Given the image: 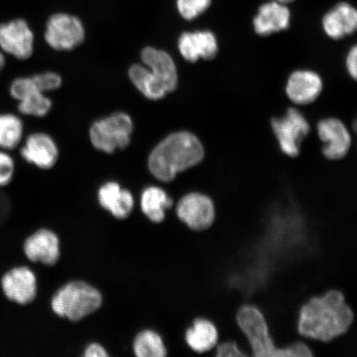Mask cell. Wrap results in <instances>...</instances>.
<instances>
[{"label": "cell", "mask_w": 357, "mask_h": 357, "mask_svg": "<svg viewBox=\"0 0 357 357\" xmlns=\"http://www.w3.org/2000/svg\"><path fill=\"white\" fill-rule=\"evenodd\" d=\"M211 357H247L234 341L218 342L212 351Z\"/></svg>", "instance_id": "obj_28"}, {"label": "cell", "mask_w": 357, "mask_h": 357, "mask_svg": "<svg viewBox=\"0 0 357 357\" xmlns=\"http://www.w3.org/2000/svg\"><path fill=\"white\" fill-rule=\"evenodd\" d=\"M236 322L247 337L252 357H312L310 348L305 342H297L285 348L276 347L264 315L255 306L241 307L236 314Z\"/></svg>", "instance_id": "obj_4"}, {"label": "cell", "mask_w": 357, "mask_h": 357, "mask_svg": "<svg viewBox=\"0 0 357 357\" xmlns=\"http://www.w3.org/2000/svg\"><path fill=\"white\" fill-rule=\"evenodd\" d=\"M108 356L104 347L98 344V343H91L84 351V356L87 357H105Z\"/></svg>", "instance_id": "obj_30"}, {"label": "cell", "mask_w": 357, "mask_h": 357, "mask_svg": "<svg viewBox=\"0 0 357 357\" xmlns=\"http://www.w3.org/2000/svg\"><path fill=\"white\" fill-rule=\"evenodd\" d=\"M44 39L53 50L70 52L84 42L86 29L77 16L56 13L47 20Z\"/></svg>", "instance_id": "obj_7"}, {"label": "cell", "mask_w": 357, "mask_h": 357, "mask_svg": "<svg viewBox=\"0 0 357 357\" xmlns=\"http://www.w3.org/2000/svg\"><path fill=\"white\" fill-rule=\"evenodd\" d=\"M35 37L29 22L15 19L0 24V51L4 55L26 61L34 53Z\"/></svg>", "instance_id": "obj_10"}, {"label": "cell", "mask_w": 357, "mask_h": 357, "mask_svg": "<svg viewBox=\"0 0 357 357\" xmlns=\"http://www.w3.org/2000/svg\"><path fill=\"white\" fill-rule=\"evenodd\" d=\"M178 48L187 61L199 59L211 60L218 54V45L215 35L211 31L185 32L178 40Z\"/></svg>", "instance_id": "obj_16"}, {"label": "cell", "mask_w": 357, "mask_h": 357, "mask_svg": "<svg viewBox=\"0 0 357 357\" xmlns=\"http://www.w3.org/2000/svg\"><path fill=\"white\" fill-rule=\"evenodd\" d=\"M0 287L4 296L17 305H29L37 296V278L28 266H16L6 272L0 280Z\"/></svg>", "instance_id": "obj_12"}, {"label": "cell", "mask_w": 357, "mask_h": 357, "mask_svg": "<svg viewBox=\"0 0 357 357\" xmlns=\"http://www.w3.org/2000/svg\"><path fill=\"white\" fill-rule=\"evenodd\" d=\"M290 11L287 4L271 0L263 3L253 20V26L258 35L268 36L287 29L290 22Z\"/></svg>", "instance_id": "obj_17"}, {"label": "cell", "mask_w": 357, "mask_h": 357, "mask_svg": "<svg viewBox=\"0 0 357 357\" xmlns=\"http://www.w3.org/2000/svg\"><path fill=\"white\" fill-rule=\"evenodd\" d=\"M34 82L44 93L56 91L62 86L63 79L61 75L54 71H46V73L32 75Z\"/></svg>", "instance_id": "obj_27"}, {"label": "cell", "mask_w": 357, "mask_h": 357, "mask_svg": "<svg viewBox=\"0 0 357 357\" xmlns=\"http://www.w3.org/2000/svg\"><path fill=\"white\" fill-rule=\"evenodd\" d=\"M134 131L133 120L125 112H115L96 120L89 128V141L95 149L106 154L124 150L130 145Z\"/></svg>", "instance_id": "obj_6"}, {"label": "cell", "mask_w": 357, "mask_h": 357, "mask_svg": "<svg viewBox=\"0 0 357 357\" xmlns=\"http://www.w3.org/2000/svg\"><path fill=\"white\" fill-rule=\"evenodd\" d=\"M347 67L348 73L356 79L357 77V49L356 46L351 49L347 56Z\"/></svg>", "instance_id": "obj_29"}, {"label": "cell", "mask_w": 357, "mask_h": 357, "mask_svg": "<svg viewBox=\"0 0 357 357\" xmlns=\"http://www.w3.org/2000/svg\"><path fill=\"white\" fill-rule=\"evenodd\" d=\"M175 205V199L159 186H149L142 192V211L151 222H162L166 218L167 211Z\"/></svg>", "instance_id": "obj_22"}, {"label": "cell", "mask_w": 357, "mask_h": 357, "mask_svg": "<svg viewBox=\"0 0 357 357\" xmlns=\"http://www.w3.org/2000/svg\"><path fill=\"white\" fill-rule=\"evenodd\" d=\"M185 341L197 356H211L218 342V332L211 320L196 318L185 330Z\"/></svg>", "instance_id": "obj_21"}, {"label": "cell", "mask_w": 357, "mask_h": 357, "mask_svg": "<svg viewBox=\"0 0 357 357\" xmlns=\"http://www.w3.org/2000/svg\"><path fill=\"white\" fill-rule=\"evenodd\" d=\"M10 153L0 149V189L10 185L15 177L16 164Z\"/></svg>", "instance_id": "obj_26"}, {"label": "cell", "mask_w": 357, "mask_h": 357, "mask_svg": "<svg viewBox=\"0 0 357 357\" xmlns=\"http://www.w3.org/2000/svg\"><path fill=\"white\" fill-rule=\"evenodd\" d=\"M142 64L129 67L128 74L133 86L147 100H162L178 84L175 61L166 51L145 47L140 54Z\"/></svg>", "instance_id": "obj_3"}, {"label": "cell", "mask_w": 357, "mask_h": 357, "mask_svg": "<svg viewBox=\"0 0 357 357\" xmlns=\"http://www.w3.org/2000/svg\"><path fill=\"white\" fill-rule=\"evenodd\" d=\"M178 220L192 231H202L211 227L215 218V208L209 196L197 191L183 195L175 205Z\"/></svg>", "instance_id": "obj_8"}, {"label": "cell", "mask_w": 357, "mask_h": 357, "mask_svg": "<svg viewBox=\"0 0 357 357\" xmlns=\"http://www.w3.org/2000/svg\"><path fill=\"white\" fill-rule=\"evenodd\" d=\"M98 199L101 206L119 220H125L130 215L134 207L131 192L114 181L107 182L100 187Z\"/></svg>", "instance_id": "obj_20"}, {"label": "cell", "mask_w": 357, "mask_h": 357, "mask_svg": "<svg viewBox=\"0 0 357 357\" xmlns=\"http://www.w3.org/2000/svg\"><path fill=\"white\" fill-rule=\"evenodd\" d=\"M8 93L17 102V111L22 115L43 118L52 109L50 98L36 84L32 75L13 79Z\"/></svg>", "instance_id": "obj_9"}, {"label": "cell", "mask_w": 357, "mask_h": 357, "mask_svg": "<svg viewBox=\"0 0 357 357\" xmlns=\"http://www.w3.org/2000/svg\"><path fill=\"white\" fill-rule=\"evenodd\" d=\"M204 158V147L197 137L190 132H176L165 137L151 151L147 167L156 180L169 183L178 174L197 166Z\"/></svg>", "instance_id": "obj_2"}, {"label": "cell", "mask_w": 357, "mask_h": 357, "mask_svg": "<svg viewBox=\"0 0 357 357\" xmlns=\"http://www.w3.org/2000/svg\"><path fill=\"white\" fill-rule=\"evenodd\" d=\"M20 151L26 162L42 169L54 167L59 159L56 142L49 134L43 132L29 134L22 142Z\"/></svg>", "instance_id": "obj_13"}, {"label": "cell", "mask_w": 357, "mask_h": 357, "mask_svg": "<svg viewBox=\"0 0 357 357\" xmlns=\"http://www.w3.org/2000/svg\"><path fill=\"white\" fill-rule=\"evenodd\" d=\"M323 83L319 75L309 70H298L290 75L287 93L289 100L297 105H309L322 91Z\"/></svg>", "instance_id": "obj_19"}, {"label": "cell", "mask_w": 357, "mask_h": 357, "mask_svg": "<svg viewBox=\"0 0 357 357\" xmlns=\"http://www.w3.org/2000/svg\"><path fill=\"white\" fill-rule=\"evenodd\" d=\"M6 66V56L3 54V53L0 51V73H2L4 68Z\"/></svg>", "instance_id": "obj_31"}, {"label": "cell", "mask_w": 357, "mask_h": 357, "mask_svg": "<svg viewBox=\"0 0 357 357\" xmlns=\"http://www.w3.org/2000/svg\"><path fill=\"white\" fill-rule=\"evenodd\" d=\"M271 123L281 150L290 158H296L301 142L310 132L305 118L300 111L289 109L284 117L272 119Z\"/></svg>", "instance_id": "obj_11"}, {"label": "cell", "mask_w": 357, "mask_h": 357, "mask_svg": "<svg viewBox=\"0 0 357 357\" xmlns=\"http://www.w3.org/2000/svg\"><path fill=\"white\" fill-rule=\"evenodd\" d=\"M273 1L278 2L283 4H289L290 3H293L294 1H296V0H273Z\"/></svg>", "instance_id": "obj_32"}, {"label": "cell", "mask_w": 357, "mask_h": 357, "mask_svg": "<svg viewBox=\"0 0 357 357\" xmlns=\"http://www.w3.org/2000/svg\"><path fill=\"white\" fill-rule=\"evenodd\" d=\"M24 252L30 261L54 266L61 257L59 238L51 230H38L24 241Z\"/></svg>", "instance_id": "obj_14"}, {"label": "cell", "mask_w": 357, "mask_h": 357, "mask_svg": "<svg viewBox=\"0 0 357 357\" xmlns=\"http://www.w3.org/2000/svg\"><path fill=\"white\" fill-rule=\"evenodd\" d=\"M212 0H176L178 13L188 21L197 19L211 7Z\"/></svg>", "instance_id": "obj_25"}, {"label": "cell", "mask_w": 357, "mask_h": 357, "mask_svg": "<svg viewBox=\"0 0 357 357\" xmlns=\"http://www.w3.org/2000/svg\"><path fill=\"white\" fill-rule=\"evenodd\" d=\"M102 303L99 290L84 281L75 280L57 290L51 305L56 315L77 322L99 310Z\"/></svg>", "instance_id": "obj_5"}, {"label": "cell", "mask_w": 357, "mask_h": 357, "mask_svg": "<svg viewBox=\"0 0 357 357\" xmlns=\"http://www.w3.org/2000/svg\"><path fill=\"white\" fill-rule=\"evenodd\" d=\"M356 320L340 290L329 289L303 303L298 314V332L306 340L328 342L346 333Z\"/></svg>", "instance_id": "obj_1"}, {"label": "cell", "mask_w": 357, "mask_h": 357, "mask_svg": "<svg viewBox=\"0 0 357 357\" xmlns=\"http://www.w3.org/2000/svg\"><path fill=\"white\" fill-rule=\"evenodd\" d=\"M319 136L324 144L323 153L332 160L345 158L350 149L351 140L349 132L340 120L327 119L318 125Z\"/></svg>", "instance_id": "obj_15"}, {"label": "cell", "mask_w": 357, "mask_h": 357, "mask_svg": "<svg viewBox=\"0 0 357 357\" xmlns=\"http://www.w3.org/2000/svg\"><path fill=\"white\" fill-rule=\"evenodd\" d=\"M323 28L326 34L335 40L351 35L357 29V11L349 3H338L324 17Z\"/></svg>", "instance_id": "obj_18"}, {"label": "cell", "mask_w": 357, "mask_h": 357, "mask_svg": "<svg viewBox=\"0 0 357 357\" xmlns=\"http://www.w3.org/2000/svg\"><path fill=\"white\" fill-rule=\"evenodd\" d=\"M133 351L138 357H164L168 351L163 338L153 330H144L137 335Z\"/></svg>", "instance_id": "obj_24"}, {"label": "cell", "mask_w": 357, "mask_h": 357, "mask_svg": "<svg viewBox=\"0 0 357 357\" xmlns=\"http://www.w3.org/2000/svg\"><path fill=\"white\" fill-rule=\"evenodd\" d=\"M24 137V123L19 115L0 112V149L11 151L20 146Z\"/></svg>", "instance_id": "obj_23"}]
</instances>
